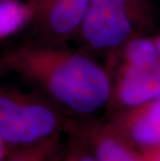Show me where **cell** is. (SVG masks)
I'll list each match as a JSON object with an SVG mask.
<instances>
[{
	"label": "cell",
	"mask_w": 160,
	"mask_h": 161,
	"mask_svg": "<svg viewBox=\"0 0 160 161\" xmlns=\"http://www.w3.org/2000/svg\"><path fill=\"white\" fill-rule=\"evenodd\" d=\"M0 68L46 87L60 103L93 112L109 98V81L93 60L77 53L24 43L0 54Z\"/></svg>",
	"instance_id": "1"
},
{
	"label": "cell",
	"mask_w": 160,
	"mask_h": 161,
	"mask_svg": "<svg viewBox=\"0 0 160 161\" xmlns=\"http://www.w3.org/2000/svg\"><path fill=\"white\" fill-rule=\"evenodd\" d=\"M55 125V115L47 106L0 95V137L4 142H33L50 134Z\"/></svg>",
	"instance_id": "2"
},
{
	"label": "cell",
	"mask_w": 160,
	"mask_h": 161,
	"mask_svg": "<svg viewBox=\"0 0 160 161\" xmlns=\"http://www.w3.org/2000/svg\"><path fill=\"white\" fill-rule=\"evenodd\" d=\"M127 0H90L80 25L84 41L97 49L120 45L131 31Z\"/></svg>",
	"instance_id": "3"
},
{
	"label": "cell",
	"mask_w": 160,
	"mask_h": 161,
	"mask_svg": "<svg viewBox=\"0 0 160 161\" xmlns=\"http://www.w3.org/2000/svg\"><path fill=\"white\" fill-rule=\"evenodd\" d=\"M32 19L48 35L67 36L80 28L90 0H29Z\"/></svg>",
	"instance_id": "4"
},
{
	"label": "cell",
	"mask_w": 160,
	"mask_h": 161,
	"mask_svg": "<svg viewBox=\"0 0 160 161\" xmlns=\"http://www.w3.org/2000/svg\"><path fill=\"white\" fill-rule=\"evenodd\" d=\"M122 101L126 105L136 106L160 99V64L128 68L120 87Z\"/></svg>",
	"instance_id": "5"
},
{
	"label": "cell",
	"mask_w": 160,
	"mask_h": 161,
	"mask_svg": "<svg viewBox=\"0 0 160 161\" xmlns=\"http://www.w3.org/2000/svg\"><path fill=\"white\" fill-rule=\"evenodd\" d=\"M31 19L32 11L28 2L0 0V41L20 31Z\"/></svg>",
	"instance_id": "6"
},
{
	"label": "cell",
	"mask_w": 160,
	"mask_h": 161,
	"mask_svg": "<svg viewBox=\"0 0 160 161\" xmlns=\"http://www.w3.org/2000/svg\"><path fill=\"white\" fill-rule=\"evenodd\" d=\"M132 135L136 142L142 145L160 143V99L135 123Z\"/></svg>",
	"instance_id": "7"
},
{
	"label": "cell",
	"mask_w": 160,
	"mask_h": 161,
	"mask_svg": "<svg viewBox=\"0 0 160 161\" xmlns=\"http://www.w3.org/2000/svg\"><path fill=\"white\" fill-rule=\"evenodd\" d=\"M127 56L131 66L147 67L158 63L156 45L149 40H135L127 47Z\"/></svg>",
	"instance_id": "8"
},
{
	"label": "cell",
	"mask_w": 160,
	"mask_h": 161,
	"mask_svg": "<svg viewBox=\"0 0 160 161\" xmlns=\"http://www.w3.org/2000/svg\"><path fill=\"white\" fill-rule=\"evenodd\" d=\"M98 157L100 161H136L124 148L108 139L99 145Z\"/></svg>",
	"instance_id": "9"
},
{
	"label": "cell",
	"mask_w": 160,
	"mask_h": 161,
	"mask_svg": "<svg viewBox=\"0 0 160 161\" xmlns=\"http://www.w3.org/2000/svg\"><path fill=\"white\" fill-rule=\"evenodd\" d=\"M4 140L0 137V161H1L2 157H3V153H4V145H3Z\"/></svg>",
	"instance_id": "10"
},
{
	"label": "cell",
	"mask_w": 160,
	"mask_h": 161,
	"mask_svg": "<svg viewBox=\"0 0 160 161\" xmlns=\"http://www.w3.org/2000/svg\"><path fill=\"white\" fill-rule=\"evenodd\" d=\"M156 48H157V51H158V54L160 55V37L157 41V44H156Z\"/></svg>",
	"instance_id": "11"
},
{
	"label": "cell",
	"mask_w": 160,
	"mask_h": 161,
	"mask_svg": "<svg viewBox=\"0 0 160 161\" xmlns=\"http://www.w3.org/2000/svg\"><path fill=\"white\" fill-rule=\"evenodd\" d=\"M81 161H94V160H91V159H90V158H84V159H82Z\"/></svg>",
	"instance_id": "12"
}]
</instances>
